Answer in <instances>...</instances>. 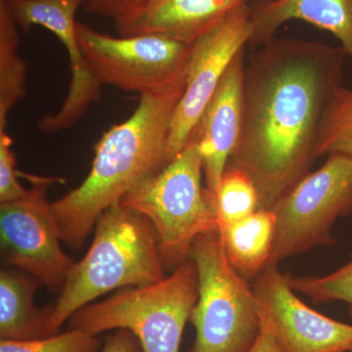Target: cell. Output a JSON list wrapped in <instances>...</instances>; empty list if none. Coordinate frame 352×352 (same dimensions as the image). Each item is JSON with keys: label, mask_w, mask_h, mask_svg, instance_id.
Masks as SVG:
<instances>
[{"label": "cell", "mask_w": 352, "mask_h": 352, "mask_svg": "<svg viewBox=\"0 0 352 352\" xmlns=\"http://www.w3.org/2000/svg\"><path fill=\"white\" fill-rule=\"evenodd\" d=\"M346 57L340 45L273 38L245 64L242 129L228 164L252 178L261 208L272 210L310 173Z\"/></svg>", "instance_id": "6da1fadb"}, {"label": "cell", "mask_w": 352, "mask_h": 352, "mask_svg": "<svg viewBox=\"0 0 352 352\" xmlns=\"http://www.w3.org/2000/svg\"><path fill=\"white\" fill-rule=\"evenodd\" d=\"M276 233V217L256 210L245 219L219 228L231 265L245 279H254L268 266Z\"/></svg>", "instance_id": "2e32d148"}, {"label": "cell", "mask_w": 352, "mask_h": 352, "mask_svg": "<svg viewBox=\"0 0 352 352\" xmlns=\"http://www.w3.org/2000/svg\"><path fill=\"white\" fill-rule=\"evenodd\" d=\"M164 266L151 221L120 203L107 208L95 224L91 247L74 264L54 302L48 337L80 308L113 289L163 281Z\"/></svg>", "instance_id": "3957f363"}, {"label": "cell", "mask_w": 352, "mask_h": 352, "mask_svg": "<svg viewBox=\"0 0 352 352\" xmlns=\"http://www.w3.org/2000/svg\"><path fill=\"white\" fill-rule=\"evenodd\" d=\"M288 282L294 292L309 296L314 302L342 300L349 305L352 316V259L325 276H292Z\"/></svg>", "instance_id": "ffe728a7"}, {"label": "cell", "mask_w": 352, "mask_h": 352, "mask_svg": "<svg viewBox=\"0 0 352 352\" xmlns=\"http://www.w3.org/2000/svg\"><path fill=\"white\" fill-rule=\"evenodd\" d=\"M184 91L185 78L164 91L142 95L131 117L99 139L87 178L50 203L62 242L80 249L107 208L163 170L171 120Z\"/></svg>", "instance_id": "7a4b0ae2"}, {"label": "cell", "mask_w": 352, "mask_h": 352, "mask_svg": "<svg viewBox=\"0 0 352 352\" xmlns=\"http://www.w3.org/2000/svg\"><path fill=\"white\" fill-rule=\"evenodd\" d=\"M346 352H352V347H351V349H349V351H346Z\"/></svg>", "instance_id": "4316f807"}, {"label": "cell", "mask_w": 352, "mask_h": 352, "mask_svg": "<svg viewBox=\"0 0 352 352\" xmlns=\"http://www.w3.org/2000/svg\"><path fill=\"white\" fill-rule=\"evenodd\" d=\"M251 34L250 6L244 3L192 44L185 91L171 120L168 162L188 144L222 76L235 55L247 47Z\"/></svg>", "instance_id": "30bf717a"}, {"label": "cell", "mask_w": 352, "mask_h": 352, "mask_svg": "<svg viewBox=\"0 0 352 352\" xmlns=\"http://www.w3.org/2000/svg\"><path fill=\"white\" fill-rule=\"evenodd\" d=\"M150 0H87L88 12L112 21L120 36H132L143 17Z\"/></svg>", "instance_id": "7402d4cb"}, {"label": "cell", "mask_w": 352, "mask_h": 352, "mask_svg": "<svg viewBox=\"0 0 352 352\" xmlns=\"http://www.w3.org/2000/svg\"><path fill=\"white\" fill-rule=\"evenodd\" d=\"M259 307V305H258ZM261 329L254 346L249 352H285L278 342L276 333L270 317L259 308Z\"/></svg>", "instance_id": "d4e9b609"}, {"label": "cell", "mask_w": 352, "mask_h": 352, "mask_svg": "<svg viewBox=\"0 0 352 352\" xmlns=\"http://www.w3.org/2000/svg\"><path fill=\"white\" fill-rule=\"evenodd\" d=\"M189 259L199 279L189 319L196 330L190 352H249L261 329L258 302L254 288L228 261L219 231L199 236Z\"/></svg>", "instance_id": "8992f818"}, {"label": "cell", "mask_w": 352, "mask_h": 352, "mask_svg": "<svg viewBox=\"0 0 352 352\" xmlns=\"http://www.w3.org/2000/svg\"><path fill=\"white\" fill-rule=\"evenodd\" d=\"M160 1H161V0H150L149 6H148L147 10H148V9L150 8V7L156 6L157 2H160Z\"/></svg>", "instance_id": "484cf974"}, {"label": "cell", "mask_w": 352, "mask_h": 352, "mask_svg": "<svg viewBox=\"0 0 352 352\" xmlns=\"http://www.w3.org/2000/svg\"><path fill=\"white\" fill-rule=\"evenodd\" d=\"M32 188L24 199L0 204L1 252L9 264L61 293L75 261L63 251L46 192L57 178L21 173Z\"/></svg>", "instance_id": "9c48e42d"}, {"label": "cell", "mask_w": 352, "mask_h": 352, "mask_svg": "<svg viewBox=\"0 0 352 352\" xmlns=\"http://www.w3.org/2000/svg\"><path fill=\"white\" fill-rule=\"evenodd\" d=\"M203 173L198 146L190 140L163 170L120 201L151 221L164 265L177 267L188 261L199 236L219 231L217 199L201 185Z\"/></svg>", "instance_id": "277c9868"}, {"label": "cell", "mask_w": 352, "mask_h": 352, "mask_svg": "<svg viewBox=\"0 0 352 352\" xmlns=\"http://www.w3.org/2000/svg\"><path fill=\"white\" fill-rule=\"evenodd\" d=\"M332 153L352 157V90L342 85L331 97L319 131L317 157Z\"/></svg>", "instance_id": "d6986e66"}, {"label": "cell", "mask_w": 352, "mask_h": 352, "mask_svg": "<svg viewBox=\"0 0 352 352\" xmlns=\"http://www.w3.org/2000/svg\"><path fill=\"white\" fill-rule=\"evenodd\" d=\"M245 54V47L233 58L189 139L198 146L206 187L214 194L242 129Z\"/></svg>", "instance_id": "7c38bea8"}, {"label": "cell", "mask_w": 352, "mask_h": 352, "mask_svg": "<svg viewBox=\"0 0 352 352\" xmlns=\"http://www.w3.org/2000/svg\"><path fill=\"white\" fill-rule=\"evenodd\" d=\"M19 30L0 0V132L6 131L11 109L27 95L28 65L18 51Z\"/></svg>", "instance_id": "e0dca14e"}, {"label": "cell", "mask_w": 352, "mask_h": 352, "mask_svg": "<svg viewBox=\"0 0 352 352\" xmlns=\"http://www.w3.org/2000/svg\"><path fill=\"white\" fill-rule=\"evenodd\" d=\"M43 284L16 270L0 272V340H32L48 337L54 303L36 307L34 295Z\"/></svg>", "instance_id": "9a60e30c"}, {"label": "cell", "mask_w": 352, "mask_h": 352, "mask_svg": "<svg viewBox=\"0 0 352 352\" xmlns=\"http://www.w3.org/2000/svg\"><path fill=\"white\" fill-rule=\"evenodd\" d=\"M271 212L276 217V233L268 266L335 244L333 223L352 214V157L329 154L325 164L308 173Z\"/></svg>", "instance_id": "52a82bcc"}, {"label": "cell", "mask_w": 352, "mask_h": 352, "mask_svg": "<svg viewBox=\"0 0 352 352\" xmlns=\"http://www.w3.org/2000/svg\"><path fill=\"white\" fill-rule=\"evenodd\" d=\"M247 0H161L146 11L135 34L193 44Z\"/></svg>", "instance_id": "5bb4252c"}, {"label": "cell", "mask_w": 352, "mask_h": 352, "mask_svg": "<svg viewBox=\"0 0 352 352\" xmlns=\"http://www.w3.org/2000/svg\"><path fill=\"white\" fill-rule=\"evenodd\" d=\"M102 346L98 336L71 329L38 340H0V352H100Z\"/></svg>", "instance_id": "44dd1931"}, {"label": "cell", "mask_w": 352, "mask_h": 352, "mask_svg": "<svg viewBox=\"0 0 352 352\" xmlns=\"http://www.w3.org/2000/svg\"><path fill=\"white\" fill-rule=\"evenodd\" d=\"M76 31L88 68L102 85L142 96L185 78L192 44L161 34L115 38L78 22Z\"/></svg>", "instance_id": "ba28073f"}, {"label": "cell", "mask_w": 352, "mask_h": 352, "mask_svg": "<svg viewBox=\"0 0 352 352\" xmlns=\"http://www.w3.org/2000/svg\"><path fill=\"white\" fill-rule=\"evenodd\" d=\"M12 144V138L6 131L0 132V204L19 201L29 193L18 182Z\"/></svg>", "instance_id": "603a6c76"}, {"label": "cell", "mask_w": 352, "mask_h": 352, "mask_svg": "<svg viewBox=\"0 0 352 352\" xmlns=\"http://www.w3.org/2000/svg\"><path fill=\"white\" fill-rule=\"evenodd\" d=\"M252 34L248 46L261 47L285 23L302 20L339 39L352 63V0H254L250 6Z\"/></svg>", "instance_id": "4fadbf2b"}, {"label": "cell", "mask_w": 352, "mask_h": 352, "mask_svg": "<svg viewBox=\"0 0 352 352\" xmlns=\"http://www.w3.org/2000/svg\"><path fill=\"white\" fill-rule=\"evenodd\" d=\"M259 308L270 317L285 352H346L352 347V325L333 320L305 305L294 294L277 265L254 278Z\"/></svg>", "instance_id": "8fae6325"}, {"label": "cell", "mask_w": 352, "mask_h": 352, "mask_svg": "<svg viewBox=\"0 0 352 352\" xmlns=\"http://www.w3.org/2000/svg\"><path fill=\"white\" fill-rule=\"evenodd\" d=\"M219 228L245 219L261 210V197L245 171L227 164L217 191Z\"/></svg>", "instance_id": "ac0fdd59"}, {"label": "cell", "mask_w": 352, "mask_h": 352, "mask_svg": "<svg viewBox=\"0 0 352 352\" xmlns=\"http://www.w3.org/2000/svg\"><path fill=\"white\" fill-rule=\"evenodd\" d=\"M198 298V271L188 259L159 283L124 289L80 308L69 319V329L94 336L126 329L136 336L143 352H179Z\"/></svg>", "instance_id": "5b68a950"}, {"label": "cell", "mask_w": 352, "mask_h": 352, "mask_svg": "<svg viewBox=\"0 0 352 352\" xmlns=\"http://www.w3.org/2000/svg\"><path fill=\"white\" fill-rule=\"evenodd\" d=\"M100 352H143V349L133 333L118 329L106 338Z\"/></svg>", "instance_id": "cb8c5ba5"}]
</instances>
